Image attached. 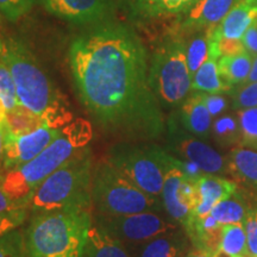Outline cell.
Returning <instances> with one entry per match:
<instances>
[{
	"label": "cell",
	"instance_id": "cell-17",
	"mask_svg": "<svg viewBox=\"0 0 257 257\" xmlns=\"http://www.w3.org/2000/svg\"><path fill=\"white\" fill-rule=\"evenodd\" d=\"M227 175L239 188L257 198V150L236 147L226 156Z\"/></svg>",
	"mask_w": 257,
	"mask_h": 257
},
{
	"label": "cell",
	"instance_id": "cell-25",
	"mask_svg": "<svg viewBox=\"0 0 257 257\" xmlns=\"http://www.w3.org/2000/svg\"><path fill=\"white\" fill-rule=\"evenodd\" d=\"M243 193V189L238 187L230 198L224 199L212 208L211 216L221 225L243 224L246 213L252 207Z\"/></svg>",
	"mask_w": 257,
	"mask_h": 257
},
{
	"label": "cell",
	"instance_id": "cell-33",
	"mask_svg": "<svg viewBox=\"0 0 257 257\" xmlns=\"http://www.w3.org/2000/svg\"><path fill=\"white\" fill-rule=\"evenodd\" d=\"M0 99L4 102L8 111L21 105V102L18 100L17 91H16V86L14 79H12L11 72H10L6 64L3 63L2 61H0Z\"/></svg>",
	"mask_w": 257,
	"mask_h": 257
},
{
	"label": "cell",
	"instance_id": "cell-23",
	"mask_svg": "<svg viewBox=\"0 0 257 257\" xmlns=\"http://www.w3.org/2000/svg\"><path fill=\"white\" fill-rule=\"evenodd\" d=\"M192 89L195 92L217 94V93H231L233 87H231L221 78L218 67V59L210 56L193 75Z\"/></svg>",
	"mask_w": 257,
	"mask_h": 257
},
{
	"label": "cell",
	"instance_id": "cell-31",
	"mask_svg": "<svg viewBox=\"0 0 257 257\" xmlns=\"http://www.w3.org/2000/svg\"><path fill=\"white\" fill-rule=\"evenodd\" d=\"M231 96H232V108L237 112L257 107V81L236 86L231 91Z\"/></svg>",
	"mask_w": 257,
	"mask_h": 257
},
{
	"label": "cell",
	"instance_id": "cell-28",
	"mask_svg": "<svg viewBox=\"0 0 257 257\" xmlns=\"http://www.w3.org/2000/svg\"><path fill=\"white\" fill-rule=\"evenodd\" d=\"M44 125L46 123L40 115L24 107L23 105H18L6 113L5 126L8 128V133L12 136H23Z\"/></svg>",
	"mask_w": 257,
	"mask_h": 257
},
{
	"label": "cell",
	"instance_id": "cell-27",
	"mask_svg": "<svg viewBox=\"0 0 257 257\" xmlns=\"http://www.w3.org/2000/svg\"><path fill=\"white\" fill-rule=\"evenodd\" d=\"M211 136L221 148L242 147V133L238 115H219L212 124Z\"/></svg>",
	"mask_w": 257,
	"mask_h": 257
},
{
	"label": "cell",
	"instance_id": "cell-13",
	"mask_svg": "<svg viewBox=\"0 0 257 257\" xmlns=\"http://www.w3.org/2000/svg\"><path fill=\"white\" fill-rule=\"evenodd\" d=\"M50 15L73 25H88L110 19L114 0H36Z\"/></svg>",
	"mask_w": 257,
	"mask_h": 257
},
{
	"label": "cell",
	"instance_id": "cell-43",
	"mask_svg": "<svg viewBox=\"0 0 257 257\" xmlns=\"http://www.w3.org/2000/svg\"><path fill=\"white\" fill-rule=\"evenodd\" d=\"M6 113H8V108L5 107L4 102L0 99V124H4L6 119Z\"/></svg>",
	"mask_w": 257,
	"mask_h": 257
},
{
	"label": "cell",
	"instance_id": "cell-30",
	"mask_svg": "<svg viewBox=\"0 0 257 257\" xmlns=\"http://www.w3.org/2000/svg\"><path fill=\"white\" fill-rule=\"evenodd\" d=\"M242 133V147L257 150V107L237 112Z\"/></svg>",
	"mask_w": 257,
	"mask_h": 257
},
{
	"label": "cell",
	"instance_id": "cell-41",
	"mask_svg": "<svg viewBox=\"0 0 257 257\" xmlns=\"http://www.w3.org/2000/svg\"><path fill=\"white\" fill-rule=\"evenodd\" d=\"M8 130H6L5 123L0 124V168H2L3 156H4V147H5V136Z\"/></svg>",
	"mask_w": 257,
	"mask_h": 257
},
{
	"label": "cell",
	"instance_id": "cell-32",
	"mask_svg": "<svg viewBox=\"0 0 257 257\" xmlns=\"http://www.w3.org/2000/svg\"><path fill=\"white\" fill-rule=\"evenodd\" d=\"M0 257H27L23 232L16 229L0 237Z\"/></svg>",
	"mask_w": 257,
	"mask_h": 257
},
{
	"label": "cell",
	"instance_id": "cell-44",
	"mask_svg": "<svg viewBox=\"0 0 257 257\" xmlns=\"http://www.w3.org/2000/svg\"><path fill=\"white\" fill-rule=\"evenodd\" d=\"M246 3L250 5H253V6H257V0H245Z\"/></svg>",
	"mask_w": 257,
	"mask_h": 257
},
{
	"label": "cell",
	"instance_id": "cell-38",
	"mask_svg": "<svg viewBox=\"0 0 257 257\" xmlns=\"http://www.w3.org/2000/svg\"><path fill=\"white\" fill-rule=\"evenodd\" d=\"M242 43L245 49L251 56L257 55V21L245 31L242 38Z\"/></svg>",
	"mask_w": 257,
	"mask_h": 257
},
{
	"label": "cell",
	"instance_id": "cell-24",
	"mask_svg": "<svg viewBox=\"0 0 257 257\" xmlns=\"http://www.w3.org/2000/svg\"><path fill=\"white\" fill-rule=\"evenodd\" d=\"M252 66V56L246 50L232 55L221 56L218 60V67L221 78L231 87L245 83Z\"/></svg>",
	"mask_w": 257,
	"mask_h": 257
},
{
	"label": "cell",
	"instance_id": "cell-14",
	"mask_svg": "<svg viewBox=\"0 0 257 257\" xmlns=\"http://www.w3.org/2000/svg\"><path fill=\"white\" fill-rule=\"evenodd\" d=\"M60 131L61 128H54L44 125L23 136H12L6 133L4 156H3L0 170L17 168L30 162L59 136Z\"/></svg>",
	"mask_w": 257,
	"mask_h": 257
},
{
	"label": "cell",
	"instance_id": "cell-6",
	"mask_svg": "<svg viewBox=\"0 0 257 257\" xmlns=\"http://www.w3.org/2000/svg\"><path fill=\"white\" fill-rule=\"evenodd\" d=\"M175 156L149 141H120L108 149L106 160L134 185L161 198L166 173Z\"/></svg>",
	"mask_w": 257,
	"mask_h": 257
},
{
	"label": "cell",
	"instance_id": "cell-9",
	"mask_svg": "<svg viewBox=\"0 0 257 257\" xmlns=\"http://www.w3.org/2000/svg\"><path fill=\"white\" fill-rule=\"evenodd\" d=\"M93 220L125 245L143 243L181 226L161 211H147L123 216L94 214Z\"/></svg>",
	"mask_w": 257,
	"mask_h": 257
},
{
	"label": "cell",
	"instance_id": "cell-42",
	"mask_svg": "<svg viewBox=\"0 0 257 257\" xmlns=\"http://www.w3.org/2000/svg\"><path fill=\"white\" fill-rule=\"evenodd\" d=\"M255 81H257V55L252 56L251 70H250L249 78L246 80V82H255Z\"/></svg>",
	"mask_w": 257,
	"mask_h": 257
},
{
	"label": "cell",
	"instance_id": "cell-26",
	"mask_svg": "<svg viewBox=\"0 0 257 257\" xmlns=\"http://www.w3.org/2000/svg\"><path fill=\"white\" fill-rule=\"evenodd\" d=\"M182 37L185 40L188 69L193 78L201 64L210 57L211 31H198Z\"/></svg>",
	"mask_w": 257,
	"mask_h": 257
},
{
	"label": "cell",
	"instance_id": "cell-10",
	"mask_svg": "<svg viewBox=\"0 0 257 257\" xmlns=\"http://www.w3.org/2000/svg\"><path fill=\"white\" fill-rule=\"evenodd\" d=\"M166 150L175 157L195 163L204 174H227L226 157H223L216 149L193 136L180 123L178 113H173L167 123Z\"/></svg>",
	"mask_w": 257,
	"mask_h": 257
},
{
	"label": "cell",
	"instance_id": "cell-4",
	"mask_svg": "<svg viewBox=\"0 0 257 257\" xmlns=\"http://www.w3.org/2000/svg\"><path fill=\"white\" fill-rule=\"evenodd\" d=\"M92 223L88 210L31 214L24 232L27 257H83Z\"/></svg>",
	"mask_w": 257,
	"mask_h": 257
},
{
	"label": "cell",
	"instance_id": "cell-8",
	"mask_svg": "<svg viewBox=\"0 0 257 257\" xmlns=\"http://www.w3.org/2000/svg\"><path fill=\"white\" fill-rule=\"evenodd\" d=\"M92 206L95 214L123 216L161 211V198L148 194L118 172L107 160L95 167L92 178Z\"/></svg>",
	"mask_w": 257,
	"mask_h": 257
},
{
	"label": "cell",
	"instance_id": "cell-45",
	"mask_svg": "<svg viewBox=\"0 0 257 257\" xmlns=\"http://www.w3.org/2000/svg\"><path fill=\"white\" fill-rule=\"evenodd\" d=\"M234 257H248V256H243V255H240V256H234Z\"/></svg>",
	"mask_w": 257,
	"mask_h": 257
},
{
	"label": "cell",
	"instance_id": "cell-15",
	"mask_svg": "<svg viewBox=\"0 0 257 257\" xmlns=\"http://www.w3.org/2000/svg\"><path fill=\"white\" fill-rule=\"evenodd\" d=\"M239 0H199L185 14L178 16L170 31L187 36L198 31H212Z\"/></svg>",
	"mask_w": 257,
	"mask_h": 257
},
{
	"label": "cell",
	"instance_id": "cell-12",
	"mask_svg": "<svg viewBox=\"0 0 257 257\" xmlns=\"http://www.w3.org/2000/svg\"><path fill=\"white\" fill-rule=\"evenodd\" d=\"M179 159L166 173L161 201L166 213L176 223L184 225L199 202L198 180L189 178L179 167Z\"/></svg>",
	"mask_w": 257,
	"mask_h": 257
},
{
	"label": "cell",
	"instance_id": "cell-37",
	"mask_svg": "<svg viewBox=\"0 0 257 257\" xmlns=\"http://www.w3.org/2000/svg\"><path fill=\"white\" fill-rule=\"evenodd\" d=\"M204 100L205 104H206V107L210 111L212 118L219 117L227 108V100L225 99V96L221 95V93H217V94L204 93Z\"/></svg>",
	"mask_w": 257,
	"mask_h": 257
},
{
	"label": "cell",
	"instance_id": "cell-39",
	"mask_svg": "<svg viewBox=\"0 0 257 257\" xmlns=\"http://www.w3.org/2000/svg\"><path fill=\"white\" fill-rule=\"evenodd\" d=\"M17 208H25V207L17 206V205L14 204V202L10 200L8 195L5 194L4 189H3V186H2V172H0V213L17 210Z\"/></svg>",
	"mask_w": 257,
	"mask_h": 257
},
{
	"label": "cell",
	"instance_id": "cell-22",
	"mask_svg": "<svg viewBox=\"0 0 257 257\" xmlns=\"http://www.w3.org/2000/svg\"><path fill=\"white\" fill-rule=\"evenodd\" d=\"M83 257H133L126 245L111 236L93 220L86 240Z\"/></svg>",
	"mask_w": 257,
	"mask_h": 257
},
{
	"label": "cell",
	"instance_id": "cell-40",
	"mask_svg": "<svg viewBox=\"0 0 257 257\" xmlns=\"http://www.w3.org/2000/svg\"><path fill=\"white\" fill-rule=\"evenodd\" d=\"M214 253H212L210 251H206V250H202V249H198L192 246L191 250L187 252V255L185 257H213Z\"/></svg>",
	"mask_w": 257,
	"mask_h": 257
},
{
	"label": "cell",
	"instance_id": "cell-34",
	"mask_svg": "<svg viewBox=\"0 0 257 257\" xmlns=\"http://www.w3.org/2000/svg\"><path fill=\"white\" fill-rule=\"evenodd\" d=\"M36 0H0V16L15 23L31 11Z\"/></svg>",
	"mask_w": 257,
	"mask_h": 257
},
{
	"label": "cell",
	"instance_id": "cell-1",
	"mask_svg": "<svg viewBox=\"0 0 257 257\" xmlns=\"http://www.w3.org/2000/svg\"><path fill=\"white\" fill-rule=\"evenodd\" d=\"M68 61L79 100L105 134L149 142L165 134L148 51L130 25L110 18L83 27L70 43Z\"/></svg>",
	"mask_w": 257,
	"mask_h": 257
},
{
	"label": "cell",
	"instance_id": "cell-11",
	"mask_svg": "<svg viewBox=\"0 0 257 257\" xmlns=\"http://www.w3.org/2000/svg\"><path fill=\"white\" fill-rule=\"evenodd\" d=\"M257 21V6L239 0L225 16L217 28L211 31L210 56L219 60L221 56L232 55L245 50L242 38L245 31Z\"/></svg>",
	"mask_w": 257,
	"mask_h": 257
},
{
	"label": "cell",
	"instance_id": "cell-46",
	"mask_svg": "<svg viewBox=\"0 0 257 257\" xmlns=\"http://www.w3.org/2000/svg\"><path fill=\"white\" fill-rule=\"evenodd\" d=\"M0 17H2V16H0Z\"/></svg>",
	"mask_w": 257,
	"mask_h": 257
},
{
	"label": "cell",
	"instance_id": "cell-7",
	"mask_svg": "<svg viewBox=\"0 0 257 257\" xmlns=\"http://www.w3.org/2000/svg\"><path fill=\"white\" fill-rule=\"evenodd\" d=\"M149 81L163 108L178 107L192 89V75L186 59L184 37L170 31L154 50Z\"/></svg>",
	"mask_w": 257,
	"mask_h": 257
},
{
	"label": "cell",
	"instance_id": "cell-5",
	"mask_svg": "<svg viewBox=\"0 0 257 257\" xmlns=\"http://www.w3.org/2000/svg\"><path fill=\"white\" fill-rule=\"evenodd\" d=\"M93 156L88 146L50 174L29 199L31 214L57 210L92 207Z\"/></svg>",
	"mask_w": 257,
	"mask_h": 257
},
{
	"label": "cell",
	"instance_id": "cell-18",
	"mask_svg": "<svg viewBox=\"0 0 257 257\" xmlns=\"http://www.w3.org/2000/svg\"><path fill=\"white\" fill-rule=\"evenodd\" d=\"M237 189L238 185L233 180H227L219 175H201L198 179L199 202L192 213L199 217L207 216L218 202L230 198Z\"/></svg>",
	"mask_w": 257,
	"mask_h": 257
},
{
	"label": "cell",
	"instance_id": "cell-29",
	"mask_svg": "<svg viewBox=\"0 0 257 257\" xmlns=\"http://www.w3.org/2000/svg\"><path fill=\"white\" fill-rule=\"evenodd\" d=\"M248 256L246 250V234L243 224L223 225L219 249L213 257H234Z\"/></svg>",
	"mask_w": 257,
	"mask_h": 257
},
{
	"label": "cell",
	"instance_id": "cell-36",
	"mask_svg": "<svg viewBox=\"0 0 257 257\" xmlns=\"http://www.w3.org/2000/svg\"><path fill=\"white\" fill-rule=\"evenodd\" d=\"M28 213V208H17V210L0 213V237L22 226L27 219Z\"/></svg>",
	"mask_w": 257,
	"mask_h": 257
},
{
	"label": "cell",
	"instance_id": "cell-3",
	"mask_svg": "<svg viewBox=\"0 0 257 257\" xmlns=\"http://www.w3.org/2000/svg\"><path fill=\"white\" fill-rule=\"evenodd\" d=\"M93 128L88 120L78 118L61 127L60 135L30 162L2 172V186L10 200L28 208L29 199L38 186L66 163L70 157L88 146Z\"/></svg>",
	"mask_w": 257,
	"mask_h": 257
},
{
	"label": "cell",
	"instance_id": "cell-35",
	"mask_svg": "<svg viewBox=\"0 0 257 257\" xmlns=\"http://www.w3.org/2000/svg\"><path fill=\"white\" fill-rule=\"evenodd\" d=\"M246 234L248 257H257V206L251 207L243 221Z\"/></svg>",
	"mask_w": 257,
	"mask_h": 257
},
{
	"label": "cell",
	"instance_id": "cell-2",
	"mask_svg": "<svg viewBox=\"0 0 257 257\" xmlns=\"http://www.w3.org/2000/svg\"><path fill=\"white\" fill-rule=\"evenodd\" d=\"M0 61L11 72L21 105L40 115L47 126L61 128L73 120L67 98L23 40L0 36Z\"/></svg>",
	"mask_w": 257,
	"mask_h": 257
},
{
	"label": "cell",
	"instance_id": "cell-19",
	"mask_svg": "<svg viewBox=\"0 0 257 257\" xmlns=\"http://www.w3.org/2000/svg\"><path fill=\"white\" fill-rule=\"evenodd\" d=\"M180 123L193 136L207 140L211 137L212 115L204 100V93L198 92L187 96L178 112Z\"/></svg>",
	"mask_w": 257,
	"mask_h": 257
},
{
	"label": "cell",
	"instance_id": "cell-16",
	"mask_svg": "<svg viewBox=\"0 0 257 257\" xmlns=\"http://www.w3.org/2000/svg\"><path fill=\"white\" fill-rule=\"evenodd\" d=\"M133 257H185L192 243L184 227L180 226L143 243L126 245Z\"/></svg>",
	"mask_w": 257,
	"mask_h": 257
},
{
	"label": "cell",
	"instance_id": "cell-20",
	"mask_svg": "<svg viewBox=\"0 0 257 257\" xmlns=\"http://www.w3.org/2000/svg\"><path fill=\"white\" fill-rule=\"evenodd\" d=\"M199 0H126L131 17L138 21H150L172 17L187 12Z\"/></svg>",
	"mask_w": 257,
	"mask_h": 257
},
{
	"label": "cell",
	"instance_id": "cell-21",
	"mask_svg": "<svg viewBox=\"0 0 257 257\" xmlns=\"http://www.w3.org/2000/svg\"><path fill=\"white\" fill-rule=\"evenodd\" d=\"M182 227L194 248L206 250L212 253L219 249L223 225L218 223L211 214L199 217L192 213Z\"/></svg>",
	"mask_w": 257,
	"mask_h": 257
}]
</instances>
